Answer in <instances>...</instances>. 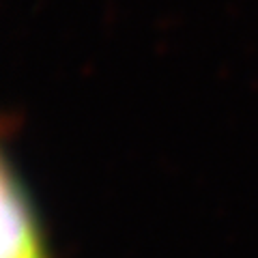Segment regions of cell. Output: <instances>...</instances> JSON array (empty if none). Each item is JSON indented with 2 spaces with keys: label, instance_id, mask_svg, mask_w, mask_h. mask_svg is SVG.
<instances>
[{
  "label": "cell",
  "instance_id": "1",
  "mask_svg": "<svg viewBox=\"0 0 258 258\" xmlns=\"http://www.w3.org/2000/svg\"><path fill=\"white\" fill-rule=\"evenodd\" d=\"M3 258H47L30 200L9 164L3 170Z\"/></svg>",
  "mask_w": 258,
  "mask_h": 258
}]
</instances>
